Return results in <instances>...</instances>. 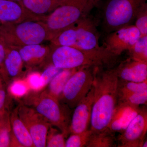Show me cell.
I'll use <instances>...</instances> for the list:
<instances>
[{
	"label": "cell",
	"mask_w": 147,
	"mask_h": 147,
	"mask_svg": "<svg viewBox=\"0 0 147 147\" xmlns=\"http://www.w3.org/2000/svg\"><path fill=\"white\" fill-rule=\"evenodd\" d=\"M26 80L31 90L39 91L43 90L39 72H32L29 74Z\"/></svg>",
	"instance_id": "cell-31"
},
{
	"label": "cell",
	"mask_w": 147,
	"mask_h": 147,
	"mask_svg": "<svg viewBox=\"0 0 147 147\" xmlns=\"http://www.w3.org/2000/svg\"><path fill=\"white\" fill-rule=\"evenodd\" d=\"M24 64L29 68L42 63L50 57V47L41 44L26 45L18 48Z\"/></svg>",
	"instance_id": "cell-17"
},
{
	"label": "cell",
	"mask_w": 147,
	"mask_h": 147,
	"mask_svg": "<svg viewBox=\"0 0 147 147\" xmlns=\"http://www.w3.org/2000/svg\"><path fill=\"white\" fill-rule=\"evenodd\" d=\"M24 65L18 48L7 46L5 58L0 70V74L6 84H7L10 80L18 79Z\"/></svg>",
	"instance_id": "cell-15"
},
{
	"label": "cell",
	"mask_w": 147,
	"mask_h": 147,
	"mask_svg": "<svg viewBox=\"0 0 147 147\" xmlns=\"http://www.w3.org/2000/svg\"><path fill=\"white\" fill-rule=\"evenodd\" d=\"M85 1L88 3V5L90 8L92 9L100 0H85Z\"/></svg>",
	"instance_id": "cell-34"
},
{
	"label": "cell",
	"mask_w": 147,
	"mask_h": 147,
	"mask_svg": "<svg viewBox=\"0 0 147 147\" xmlns=\"http://www.w3.org/2000/svg\"><path fill=\"white\" fill-rule=\"evenodd\" d=\"M62 69L56 67L53 64L49 65L43 72L40 73L42 89L48 85L52 79Z\"/></svg>",
	"instance_id": "cell-30"
},
{
	"label": "cell",
	"mask_w": 147,
	"mask_h": 147,
	"mask_svg": "<svg viewBox=\"0 0 147 147\" xmlns=\"http://www.w3.org/2000/svg\"><path fill=\"white\" fill-rule=\"evenodd\" d=\"M118 102L140 106L146 105L147 92L143 93H127L118 92Z\"/></svg>",
	"instance_id": "cell-23"
},
{
	"label": "cell",
	"mask_w": 147,
	"mask_h": 147,
	"mask_svg": "<svg viewBox=\"0 0 147 147\" xmlns=\"http://www.w3.org/2000/svg\"><path fill=\"white\" fill-rule=\"evenodd\" d=\"M24 104L34 108L52 125L56 127L65 135L69 133L71 119L67 105H61L60 101L47 90L28 92L25 96Z\"/></svg>",
	"instance_id": "cell-2"
},
{
	"label": "cell",
	"mask_w": 147,
	"mask_h": 147,
	"mask_svg": "<svg viewBox=\"0 0 147 147\" xmlns=\"http://www.w3.org/2000/svg\"><path fill=\"white\" fill-rule=\"evenodd\" d=\"M92 131L90 129L80 133L71 134L65 141V147L86 146Z\"/></svg>",
	"instance_id": "cell-25"
},
{
	"label": "cell",
	"mask_w": 147,
	"mask_h": 147,
	"mask_svg": "<svg viewBox=\"0 0 147 147\" xmlns=\"http://www.w3.org/2000/svg\"><path fill=\"white\" fill-rule=\"evenodd\" d=\"M118 92L127 93H143L147 92V81L134 82L119 79Z\"/></svg>",
	"instance_id": "cell-26"
},
{
	"label": "cell",
	"mask_w": 147,
	"mask_h": 147,
	"mask_svg": "<svg viewBox=\"0 0 147 147\" xmlns=\"http://www.w3.org/2000/svg\"><path fill=\"white\" fill-rule=\"evenodd\" d=\"M135 25L142 35H147V3L142 6L137 13Z\"/></svg>",
	"instance_id": "cell-29"
},
{
	"label": "cell",
	"mask_w": 147,
	"mask_h": 147,
	"mask_svg": "<svg viewBox=\"0 0 147 147\" xmlns=\"http://www.w3.org/2000/svg\"><path fill=\"white\" fill-rule=\"evenodd\" d=\"M147 0H110L104 8L102 25L110 33L132 25Z\"/></svg>",
	"instance_id": "cell-5"
},
{
	"label": "cell",
	"mask_w": 147,
	"mask_h": 147,
	"mask_svg": "<svg viewBox=\"0 0 147 147\" xmlns=\"http://www.w3.org/2000/svg\"><path fill=\"white\" fill-rule=\"evenodd\" d=\"M96 68L83 67L78 68L67 82L59 100L69 108H75L92 87Z\"/></svg>",
	"instance_id": "cell-6"
},
{
	"label": "cell",
	"mask_w": 147,
	"mask_h": 147,
	"mask_svg": "<svg viewBox=\"0 0 147 147\" xmlns=\"http://www.w3.org/2000/svg\"><path fill=\"white\" fill-rule=\"evenodd\" d=\"M142 36L134 25H129L108 33L104 47L117 56L128 50Z\"/></svg>",
	"instance_id": "cell-10"
},
{
	"label": "cell",
	"mask_w": 147,
	"mask_h": 147,
	"mask_svg": "<svg viewBox=\"0 0 147 147\" xmlns=\"http://www.w3.org/2000/svg\"><path fill=\"white\" fill-rule=\"evenodd\" d=\"M119 79L114 69L96 67L93 86L94 100L90 129L98 133L107 129L118 102Z\"/></svg>",
	"instance_id": "cell-1"
},
{
	"label": "cell",
	"mask_w": 147,
	"mask_h": 147,
	"mask_svg": "<svg viewBox=\"0 0 147 147\" xmlns=\"http://www.w3.org/2000/svg\"><path fill=\"white\" fill-rule=\"evenodd\" d=\"M7 45L2 37L0 36V70L2 66Z\"/></svg>",
	"instance_id": "cell-33"
},
{
	"label": "cell",
	"mask_w": 147,
	"mask_h": 147,
	"mask_svg": "<svg viewBox=\"0 0 147 147\" xmlns=\"http://www.w3.org/2000/svg\"><path fill=\"white\" fill-rule=\"evenodd\" d=\"M11 127L8 115L0 126V147H11Z\"/></svg>",
	"instance_id": "cell-28"
},
{
	"label": "cell",
	"mask_w": 147,
	"mask_h": 147,
	"mask_svg": "<svg viewBox=\"0 0 147 147\" xmlns=\"http://www.w3.org/2000/svg\"><path fill=\"white\" fill-rule=\"evenodd\" d=\"M64 0H21L22 5L30 13L44 18L60 5Z\"/></svg>",
	"instance_id": "cell-18"
},
{
	"label": "cell",
	"mask_w": 147,
	"mask_h": 147,
	"mask_svg": "<svg viewBox=\"0 0 147 147\" xmlns=\"http://www.w3.org/2000/svg\"><path fill=\"white\" fill-rule=\"evenodd\" d=\"M130 57L147 62V35H142L128 50Z\"/></svg>",
	"instance_id": "cell-22"
},
{
	"label": "cell",
	"mask_w": 147,
	"mask_h": 147,
	"mask_svg": "<svg viewBox=\"0 0 147 147\" xmlns=\"http://www.w3.org/2000/svg\"><path fill=\"white\" fill-rule=\"evenodd\" d=\"M75 26L77 39L74 47L86 51L111 53L104 46H100L96 23L89 14L79 19Z\"/></svg>",
	"instance_id": "cell-8"
},
{
	"label": "cell",
	"mask_w": 147,
	"mask_h": 147,
	"mask_svg": "<svg viewBox=\"0 0 147 147\" xmlns=\"http://www.w3.org/2000/svg\"><path fill=\"white\" fill-rule=\"evenodd\" d=\"M147 147V140H145L143 142V144H142V147Z\"/></svg>",
	"instance_id": "cell-36"
},
{
	"label": "cell",
	"mask_w": 147,
	"mask_h": 147,
	"mask_svg": "<svg viewBox=\"0 0 147 147\" xmlns=\"http://www.w3.org/2000/svg\"><path fill=\"white\" fill-rule=\"evenodd\" d=\"M91 10L85 0H64L42 21L46 25L52 40L83 16L89 14Z\"/></svg>",
	"instance_id": "cell-4"
},
{
	"label": "cell",
	"mask_w": 147,
	"mask_h": 147,
	"mask_svg": "<svg viewBox=\"0 0 147 147\" xmlns=\"http://www.w3.org/2000/svg\"><path fill=\"white\" fill-rule=\"evenodd\" d=\"M113 69L120 80L134 82L147 81V62L130 57Z\"/></svg>",
	"instance_id": "cell-13"
},
{
	"label": "cell",
	"mask_w": 147,
	"mask_h": 147,
	"mask_svg": "<svg viewBox=\"0 0 147 147\" xmlns=\"http://www.w3.org/2000/svg\"><path fill=\"white\" fill-rule=\"evenodd\" d=\"M78 68L61 70L49 83L47 91L51 95L59 99L67 82Z\"/></svg>",
	"instance_id": "cell-19"
},
{
	"label": "cell",
	"mask_w": 147,
	"mask_h": 147,
	"mask_svg": "<svg viewBox=\"0 0 147 147\" xmlns=\"http://www.w3.org/2000/svg\"><path fill=\"white\" fill-rule=\"evenodd\" d=\"M8 115L7 112H6L4 113H0V126L1 125L3 121L4 120L6 117Z\"/></svg>",
	"instance_id": "cell-35"
},
{
	"label": "cell",
	"mask_w": 147,
	"mask_h": 147,
	"mask_svg": "<svg viewBox=\"0 0 147 147\" xmlns=\"http://www.w3.org/2000/svg\"><path fill=\"white\" fill-rule=\"evenodd\" d=\"M30 89L26 80L17 79L9 85L8 89L9 93L16 98L24 97L28 93Z\"/></svg>",
	"instance_id": "cell-27"
},
{
	"label": "cell",
	"mask_w": 147,
	"mask_h": 147,
	"mask_svg": "<svg viewBox=\"0 0 147 147\" xmlns=\"http://www.w3.org/2000/svg\"><path fill=\"white\" fill-rule=\"evenodd\" d=\"M11 130V147H34L30 132L20 118L17 108L9 116Z\"/></svg>",
	"instance_id": "cell-16"
},
{
	"label": "cell",
	"mask_w": 147,
	"mask_h": 147,
	"mask_svg": "<svg viewBox=\"0 0 147 147\" xmlns=\"http://www.w3.org/2000/svg\"><path fill=\"white\" fill-rule=\"evenodd\" d=\"M75 24L58 34L50 40L51 46H70L74 47L76 42Z\"/></svg>",
	"instance_id": "cell-21"
},
{
	"label": "cell",
	"mask_w": 147,
	"mask_h": 147,
	"mask_svg": "<svg viewBox=\"0 0 147 147\" xmlns=\"http://www.w3.org/2000/svg\"><path fill=\"white\" fill-rule=\"evenodd\" d=\"M11 1H16L19 3H20L21 1V0H11Z\"/></svg>",
	"instance_id": "cell-37"
},
{
	"label": "cell",
	"mask_w": 147,
	"mask_h": 147,
	"mask_svg": "<svg viewBox=\"0 0 147 147\" xmlns=\"http://www.w3.org/2000/svg\"><path fill=\"white\" fill-rule=\"evenodd\" d=\"M64 134L59 129L50 127L46 137V147H65V138Z\"/></svg>",
	"instance_id": "cell-24"
},
{
	"label": "cell",
	"mask_w": 147,
	"mask_h": 147,
	"mask_svg": "<svg viewBox=\"0 0 147 147\" xmlns=\"http://www.w3.org/2000/svg\"><path fill=\"white\" fill-rule=\"evenodd\" d=\"M0 36L7 46L17 48L51 40L45 23L38 20H27L16 24L0 25Z\"/></svg>",
	"instance_id": "cell-3"
},
{
	"label": "cell",
	"mask_w": 147,
	"mask_h": 147,
	"mask_svg": "<svg viewBox=\"0 0 147 147\" xmlns=\"http://www.w3.org/2000/svg\"><path fill=\"white\" fill-rule=\"evenodd\" d=\"M93 100L94 88L92 86L87 95L75 107L70 121L69 133H82L89 129Z\"/></svg>",
	"instance_id": "cell-11"
},
{
	"label": "cell",
	"mask_w": 147,
	"mask_h": 147,
	"mask_svg": "<svg viewBox=\"0 0 147 147\" xmlns=\"http://www.w3.org/2000/svg\"><path fill=\"white\" fill-rule=\"evenodd\" d=\"M147 131L146 107L141 108L136 117L117 139V146L142 147Z\"/></svg>",
	"instance_id": "cell-9"
},
{
	"label": "cell",
	"mask_w": 147,
	"mask_h": 147,
	"mask_svg": "<svg viewBox=\"0 0 147 147\" xmlns=\"http://www.w3.org/2000/svg\"><path fill=\"white\" fill-rule=\"evenodd\" d=\"M115 133L108 129L101 132H93L91 135L87 147H113L117 146Z\"/></svg>",
	"instance_id": "cell-20"
},
{
	"label": "cell",
	"mask_w": 147,
	"mask_h": 147,
	"mask_svg": "<svg viewBox=\"0 0 147 147\" xmlns=\"http://www.w3.org/2000/svg\"><path fill=\"white\" fill-rule=\"evenodd\" d=\"M17 108L20 118L31 136L34 147H46L47 132L52 125L28 105L21 103Z\"/></svg>",
	"instance_id": "cell-7"
},
{
	"label": "cell",
	"mask_w": 147,
	"mask_h": 147,
	"mask_svg": "<svg viewBox=\"0 0 147 147\" xmlns=\"http://www.w3.org/2000/svg\"><path fill=\"white\" fill-rule=\"evenodd\" d=\"M139 106L118 102L107 129L115 133H121L139 113Z\"/></svg>",
	"instance_id": "cell-14"
},
{
	"label": "cell",
	"mask_w": 147,
	"mask_h": 147,
	"mask_svg": "<svg viewBox=\"0 0 147 147\" xmlns=\"http://www.w3.org/2000/svg\"><path fill=\"white\" fill-rule=\"evenodd\" d=\"M43 18L30 13L21 3L11 0H0V25L16 24L27 20L42 21Z\"/></svg>",
	"instance_id": "cell-12"
},
{
	"label": "cell",
	"mask_w": 147,
	"mask_h": 147,
	"mask_svg": "<svg viewBox=\"0 0 147 147\" xmlns=\"http://www.w3.org/2000/svg\"><path fill=\"white\" fill-rule=\"evenodd\" d=\"M5 82L0 74V113H6L7 90Z\"/></svg>",
	"instance_id": "cell-32"
}]
</instances>
